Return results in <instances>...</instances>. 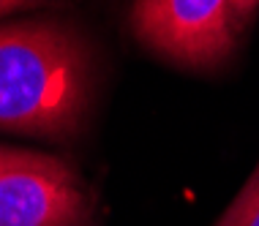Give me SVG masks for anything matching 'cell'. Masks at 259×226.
<instances>
[{
  "instance_id": "cell-1",
  "label": "cell",
  "mask_w": 259,
  "mask_h": 226,
  "mask_svg": "<svg viewBox=\"0 0 259 226\" xmlns=\"http://www.w3.org/2000/svg\"><path fill=\"white\" fill-rule=\"evenodd\" d=\"M90 98V58L60 22L0 25V128L63 133Z\"/></svg>"
},
{
  "instance_id": "cell-4",
  "label": "cell",
  "mask_w": 259,
  "mask_h": 226,
  "mask_svg": "<svg viewBox=\"0 0 259 226\" xmlns=\"http://www.w3.org/2000/svg\"><path fill=\"white\" fill-rule=\"evenodd\" d=\"M215 226H259V166Z\"/></svg>"
},
{
  "instance_id": "cell-3",
  "label": "cell",
  "mask_w": 259,
  "mask_h": 226,
  "mask_svg": "<svg viewBox=\"0 0 259 226\" xmlns=\"http://www.w3.org/2000/svg\"><path fill=\"white\" fill-rule=\"evenodd\" d=\"M0 226H85V194L74 172L38 153L3 169Z\"/></svg>"
},
{
  "instance_id": "cell-5",
  "label": "cell",
  "mask_w": 259,
  "mask_h": 226,
  "mask_svg": "<svg viewBox=\"0 0 259 226\" xmlns=\"http://www.w3.org/2000/svg\"><path fill=\"white\" fill-rule=\"evenodd\" d=\"M25 155L27 153H22V150H9V147H0V172H3V169H9V166H14V164H19Z\"/></svg>"
},
{
  "instance_id": "cell-2",
  "label": "cell",
  "mask_w": 259,
  "mask_h": 226,
  "mask_svg": "<svg viewBox=\"0 0 259 226\" xmlns=\"http://www.w3.org/2000/svg\"><path fill=\"white\" fill-rule=\"evenodd\" d=\"M131 30L145 47L178 66H215L232 52V0H137Z\"/></svg>"
},
{
  "instance_id": "cell-7",
  "label": "cell",
  "mask_w": 259,
  "mask_h": 226,
  "mask_svg": "<svg viewBox=\"0 0 259 226\" xmlns=\"http://www.w3.org/2000/svg\"><path fill=\"white\" fill-rule=\"evenodd\" d=\"M38 0H0V17H6V14H14L19 9H27V6H36Z\"/></svg>"
},
{
  "instance_id": "cell-6",
  "label": "cell",
  "mask_w": 259,
  "mask_h": 226,
  "mask_svg": "<svg viewBox=\"0 0 259 226\" xmlns=\"http://www.w3.org/2000/svg\"><path fill=\"white\" fill-rule=\"evenodd\" d=\"M259 6V0H232V9H235V19L237 22H243V19L248 17L251 11H254Z\"/></svg>"
}]
</instances>
